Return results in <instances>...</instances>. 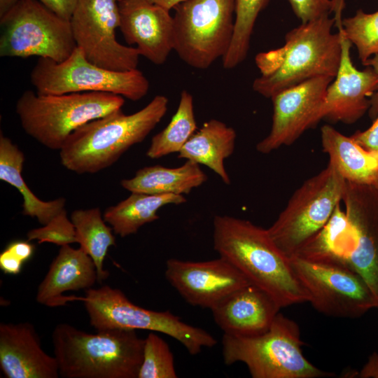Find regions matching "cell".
I'll return each instance as SVG.
<instances>
[{"mask_svg":"<svg viewBox=\"0 0 378 378\" xmlns=\"http://www.w3.org/2000/svg\"><path fill=\"white\" fill-rule=\"evenodd\" d=\"M214 248L280 308L308 302L309 296L267 229L230 216L214 217Z\"/></svg>","mask_w":378,"mask_h":378,"instance_id":"1","label":"cell"},{"mask_svg":"<svg viewBox=\"0 0 378 378\" xmlns=\"http://www.w3.org/2000/svg\"><path fill=\"white\" fill-rule=\"evenodd\" d=\"M330 14L290 30L283 46L260 52L255 58L260 76L253 89L266 98L309 79L335 78L340 62L339 33H332L335 19Z\"/></svg>","mask_w":378,"mask_h":378,"instance_id":"2","label":"cell"},{"mask_svg":"<svg viewBox=\"0 0 378 378\" xmlns=\"http://www.w3.org/2000/svg\"><path fill=\"white\" fill-rule=\"evenodd\" d=\"M168 104V98L159 94L134 113L126 115L120 109L83 125L59 150L62 165L79 174L111 167L146 139L167 113Z\"/></svg>","mask_w":378,"mask_h":378,"instance_id":"3","label":"cell"},{"mask_svg":"<svg viewBox=\"0 0 378 378\" xmlns=\"http://www.w3.org/2000/svg\"><path fill=\"white\" fill-rule=\"evenodd\" d=\"M51 340L61 377H138L144 339L136 330L111 329L92 334L62 323L55 327Z\"/></svg>","mask_w":378,"mask_h":378,"instance_id":"4","label":"cell"},{"mask_svg":"<svg viewBox=\"0 0 378 378\" xmlns=\"http://www.w3.org/2000/svg\"><path fill=\"white\" fill-rule=\"evenodd\" d=\"M300 332L293 320L278 313L270 328L252 336L224 334L222 354L225 365L244 363L253 378H319L334 375L303 355Z\"/></svg>","mask_w":378,"mask_h":378,"instance_id":"5","label":"cell"},{"mask_svg":"<svg viewBox=\"0 0 378 378\" xmlns=\"http://www.w3.org/2000/svg\"><path fill=\"white\" fill-rule=\"evenodd\" d=\"M124 97L106 92L40 94L26 90L15 106L24 131L51 150H60L83 125L122 109Z\"/></svg>","mask_w":378,"mask_h":378,"instance_id":"6","label":"cell"},{"mask_svg":"<svg viewBox=\"0 0 378 378\" xmlns=\"http://www.w3.org/2000/svg\"><path fill=\"white\" fill-rule=\"evenodd\" d=\"M71 299L83 302L90 325L97 331L126 329L161 332L180 342L191 355L217 343L205 330L184 323L169 311L156 312L136 305L122 290L108 285L87 289L83 297L71 296Z\"/></svg>","mask_w":378,"mask_h":378,"instance_id":"7","label":"cell"},{"mask_svg":"<svg viewBox=\"0 0 378 378\" xmlns=\"http://www.w3.org/2000/svg\"><path fill=\"white\" fill-rule=\"evenodd\" d=\"M174 50L187 65L206 69L227 54L235 0H186L174 8Z\"/></svg>","mask_w":378,"mask_h":378,"instance_id":"8","label":"cell"},{"mask_svg":"<svg viewBox=\"0 0 378 378\" xmlns=\"http://www.w3.org/2000/svg\"><path fill=\"white\" fill-rule=\"evenodd\" d=\"M346 181L330 164L304 181L267 231L288 258L328 223L342 200Z\"/></svg>","mask_w":378,"mask_h":378,"instance_id":"9","label":"cell"},{"mask_svg":"<svg viewBox=\"0 0 378 378\" xmlns=\"http://www.w3.org/2000/svg\"><path fill=\"white\" fill-rule=\"evenodd\" d=\"M30 81L40 94L106 92L134 102L145 97L150 88L148 80L138 69H106L87 59L77 47L62 62L39 57L31 71Z\"/></svg>","mask_w":378,"mask_h":378,"instance_id":"10","label":"cell"},{"mask_svg":"<svg viewBox=\"0 0 378 378\" xmlns=\"http://www.w3.org/2000/svg\"><path fill=\"white\" fill-rule=\"evenodd\" d=\"M0 24L1 57L62 62L76 48L70 20L38 0H21L0 18Z\"/></svg>","mask_w":378,"mask_h":378,"instance_id":"11","label":"cell"},{"mask_svg":"<svg viewBox=\"0 0 378 378\" xmlns=\"http://www.w3.org/2000/svg\"><path fill=\"white\" fill-rule=\"evenodd\" d=\"M289 260L308 294V302L323 314L354 318L377 309L365 281L344 262L297 254Z\"/></svg>","mask_w":378,"mask_h":378,"instance_id":"12","label":"cell"},{"mask_svg":"<svg viewBox=\"0 0 378 378\" xmlns=\"http://www.w3.org/2000/svg\"><path fill=\"white\" fill-rule=\"evenodd\" d=\"M70 22L76 47L90 62L111 71L137 69V48L116 39L119 0H78Z\"/></svg>","mask_w":378,"mask_h":378,"instance_id":"13","label":"cell"},{"mask_svg":"<svg viewBox=\"0 0 378 378\" xmlns=\"http://www.w3.org/2000/svg\"><path fill=\"white\" fill-rule=\"evenodd\" d=\"M331 76H319L286 88L270 99L273 105L270 133L256 145L260 153L268 154L296 141L321 120L320 111Z\"/></svg>","mask_w":378,"mask_h":378,"instance_id":"14","label":"cell"},{"mask_svg":"<svg viewBox=\"0 0 378 378\" xmlns=\"http://www.w3.org/2000/svg\"><path fill=\"white\" fill-rule=\"evenodd\" d=\"M165 277L190 304L211 309L227 295L251 284L223 257L201 262L170 258Z\"/></svg>","mask_w":378,"mask_h":378,"instance_id":"15","label":"cell"},{"mask_svg":"<svg viewBox=\"0 0 378 378\" xmlns=\"http://www.w3.org/2000/svg\"><path fill=\"white\" fill-rule=\"evenodd\" d=\"M341 42V57L334 81L328 85L320 118L332 122L352 124L368 111L370 99L378 86V77L373 69L358 70L351 56V42L343 32L342 16L335 18Z\"/></svg>","mask_w":378,"mask_h":378,"instance_id":"16","label":"cell"},{"mask_svg":"<svg viewBox=\"0 0 378 378\" xmlns=\"http://www.w3.org/2000/svg\"><path fill=\"white\" fill-rule=\"evenodd\" d=\"M342 201L356 239L345 263L365 281L378 309V188L346 181Z\"/></svg>","mask_w":378,"mask_h":378,"instance_id":"17","label":"cell"},{"mask_svg":"<svg viewBox=\"0 0 378 378\" xmlns=\"http://www.w3.org/2000/svg\"><path fill=\"white\" fill-rule=\"evenodd\" d=\"M169 11L147 0H119V29L125 41L156 65L163 64L174 50Z\"/></svg>","mask_w":378,"mask_h":378,"instance_id":"18","label":"cell"},{"mask_svg":"<svg viewBox=\"0 0 378 378\" xmlns=\"http://www.w3.org/2000/svg\"><path fill=\"white\" fill-rule=\"evenodd\" d=\"M0 368L7 378H58L57 360L29 323L0 324Z\"/></svg>","mask_w":378,"mask_h":378,"instance_id":"19","label":"cell"},{"mask_svg":"<svg viewBox=\"0 0 378 378\" xmlns=\"http://www.w3.org/2000/svg\"><path fill=\"white\" fill-rule=\"evenodd\" d=\"M280 309L267 293L249 284L227 295L211 311L224 334L252 336L266 331Z\"/></svg>","mask_w":378,"mask_h":378,"instance_id":"20","label":"cell"},{"mask_svg":"<svg viewBox=\"0 0 378 378\" xmlns=\"http://www.w3.org/2000/svg\"><path fill=\"white\" fill-rule=\"evenodd\" d=\"M97 281V272L92 258L80 247L60 246L49 270L39 284L36 300L49 307H58L71 302L66 291L87 290Z\"/></svg>","mask_w":378,"mask_h":378,"instance_id":"21","label":"cell"},{"mask_svg":"<svg viewBox=\"0 0 378 378\" xmlns=\"http://www.w3.org/2000/svg\"><path fill=\"white\" fill-rule=\"evenodd\" d=\"M321 146L330 164L349 183L378 188V153L328 125L321 129Z\"/></svg>","mask_w":378,"mask_h":378,"instance_id":"22","label":"cell"},{"mask_svg":"<svg viewBox=\"0 0 378 378\" xmlns=\"http://www.w3.org/2000/svg\"><path fill=\"white\" fill-rule=\"evenodd\" d=\"M237 134L225 122L211 119L196 131L178 153V158L205 165L225 184L230 183L224 161L234 152Z\"/></svg>","mask_w":378,"mask_h":378,"instance_id":"23","label":"cell"},{"mask_svg":"<svg viewBox=\"0 0 378 378\" xmlns=\"http://www.w3.org/2000/svg\"><path fill=\"white\" fill-rule=\"evenodd\" d=\"M206 180L207 176L200 164L186 160L174 168L161 165L143 167L132 178L122 180L120 185L131 192L184 195Z\"/></svg>","mask_w":378,"mask_h":378,"instance_id":"24","label":"cell"},{"mask_svg":"<svg viewBox=\"0 0 378 378\" xmlns=\"http://www.w3.org/2000/svg\"><path fill=\"white\" fill-rule=\"evenodd\" d=\"M23 152L2 133L0 135V179L15 187L23 197L22 214L36 218L42 225L65 209L63 197L50 201L40 200L27 186L22 176Z\"/></svg>","mask_w":378,"mask_h":378,"instance_id":"25","label":"cell"},{"mask_svg":"<svg viewBox=\"0 0 378 378\" xmlns=\"http://www.w3.org/2000/svg\"><path fill=\"white\" fill-rule=\"evenodd\" d=\"M185 202L184 195L131 192L127 198L108 207L103 217L115 234L125 237L136 233L145 224L158 220V211L160 208Z\"/></svg>","mask_w":378,"mask_h":378,"instance_id":"26","label":"cell"},{"mask_svg":"<svg viewBox=\"0 0 378 378\" xmlns=\"http://www.w3.org/2000/svg\"><path fill=\"white\" fill-rule=\"evenodd\" d=\"M70 219L75 227L76 243L93 260L97 281L101 284L109 275L104 262L109 248L116 245L113 230L106 224L99 207L74 210Z\"/></svg>","mask_w":378,"mask_h":378,"instance_id":"27","label":"cell"},{"mask_svg":"<svg viewBox=\"0 0 378 378\" xmlns=\"http://www.w3.org/2000/svg\"><path fill=\"white\" fill-rule=\"evenodd\" d=\"M355 246L354 229L339 204L325 226L295 254L345 263Z\"/></svg>","mask_w":378,"mask_h":378,"instance_id":"28","label":"cell"},{"mask_svg":"<svg viewBox=\"0 0 378 378\" xmlns=\"http://www.w3.org/2000/svg\"><path fill=\"white\" fill-rule=\"evenodd\" d=\"M196 130L193 97L184 90L181 92L177 110L169 124L153 136L146 156L158 159L171 153H178Z\"/></svg>","mask_w":378,"mask_h":378,"instance_id":"29","label":"cell"},{"mask_svg":"<svg viewBox=\"0 0 378 378\" xmlns=\"http://www.w3.org/2000/svg\"><path fill=\"white\" fill-rule=\"evenodd\" d=\"M270 1L235 0L234 35L230 47L222 59L225 69H233L246 58L255 21Z\"/></svg>","mask_w":378,"mask_h":378,"instance_id":"30","label":"cell"},{"mask_svg":"<svg viewBox=\"0 0 378 378\" xmlns=\"http://www.w3.org/2000/svg\"><path fill=\"white\" fill-rule=\"evenodd\" d=\"M342 28L363 64L378 53V10L367 13L359 9L354 16L342 20Z\"/></svg>","mask_w":378,"mask_h":378,"instance_id":"31","label":"cell"},{"mask_svg":"<svg viewBox=\"0 0 378 378\" xmlns=\"http://www.w3.org/2000/svg\"><path fill=\"white\" fill-rule=\"evenodd\" d=\"M172 352L168 344L150 332L144 339L143 360L137 378H176Z\"/></svg>","mask_w":378,"mask_h":378,"instance_id":"32","label":"cell"},{"mask_svg":"<svg viewBox=\"0 0 378 378\" xmlns=\"http://www.w3.org/2000/svg\"><path fill=\"white\" fill-rule=\"evenodd\" d=\"M27 239L28 241L36 240L38 244L48 242L59 246L76 243L75 227L65 209L47 224L28 231Z\"/></svg>","mask_w":378,"mask_h":378,"instance_id":"33","label":"cell"},{"mask_svg":"<svg viewBox=\"0 0 378 378\" xmlns=\"http://www.w3.org/2000/svg\"><path fill=\"white\" fill-rule=\"evenodd\" d=\"M295 15L302 23L308 22L326 14H330L335 0H288Z\"/></svg>","mask_w":378,"mask_h":378,"instance_id":"34","label":"cell"},{"mask_svg":"<svg viewBox=\"0 0 378 378\" xmlns=\"http://www.w3.org/2000/svg\"><path fill=\"white\" fill-rule=\"evenodd\" d=\"M351 136L364 148L378 153V116L368 129L356 131Z\"/></svg>","mask_w":378,"mask_h":378,"instance_id":"35","label":"cell"},{"mask_svg":"<svg viewBox=\"0 0 378 378\" xmlns=\"http://www.w3.org/2000/svg\"><path fill=\"white\" fill-rule=\"evenodd\" d=\"M60 17L70 20L78 0H38Z\"/></svg>","mask_w":378,"mask_h":378,"instance_id":"36","label":"cell"},{"mask_svg":"<svg viewBox=\"0 0 378 378\" xmlns=\"http://www.w3.org/2000/svg\"><path fill=\"white\" fill-rule=\"evenodd\" d=\"M23 264L24 262L6 248L0 253V269L6 274H20Z\"/></svg>","mask_w":378,"mask_h":378,"instance_id":"37","label":"cell"},{"mask_svg":"<svg viewBox=\"0 0 378 378\" xmlns=\"http://www.w3.org/2000/svg\"><path fill=\"white\" fill-rule=\"evenodd\" d=\"M6 248L24 262L31 258L35 249L34 246L28 240L13 241L8 244Z\"/></svg>","mask_w":378,"mask_h":378,"instance_id":"38","label":"cell"},{"mask_svg":"<svg viewBox=\"0 0 378 378\" xmlns=\"http://www.w3.org/2000/svg\"><path fill=\"white\" fill-rule=\"evenodd\" d=\"M354 377L378 378V353L373 352L359 372H356Z\"/></svg>","mask_w":378,"mask_h":378,"instance_id":"39","label":"cell"},{"mask_svg":"<svg viewBox=\"0 0 378 378\" xmlns=\"http://www.w3.org/2000/svg\"><path fill=\"white\" fill-rule=\"evenodd\" d=\"M363 65L372 67L378 77V53L368 59ZM368 112L372 120L378 116V86L370 99V106Z\"/></svg>","mask_w":378,"mask_h":378,"instance_id":"40","label":"cell"},{"mask_svg":"<svg viewBox=\"0 0 378 378\" xmlns=\"http://www.w3.org/2000/svg\"><path fill=\"white\" fill-rule=\"evenodd\" d=\"M153 4L159 5L169 10L174 9V8L178 4L186 0H147Z\"/></svg>","mask_w":378,"mask_h":378,"instance_id":"41","label":"cell"},{"mask_svg":"<svg viewBox=\"0 0 378 378\" xmlns=\"http://www.w3.org/2000/svg\"><path fill=\"white\" fill-rule=\"evenodd\" d=\"M21 0H0V18L7 13Z\"/></svg>","mask_w":378,"mask_h":378,"instance_id":"42","label":"cell"}]
</instances>
